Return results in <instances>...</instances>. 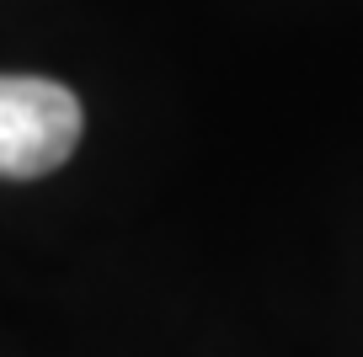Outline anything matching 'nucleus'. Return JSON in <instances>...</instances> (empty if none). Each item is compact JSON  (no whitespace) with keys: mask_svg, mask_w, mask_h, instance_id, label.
<instances>
[{"mask_svg":"<svg viewBox=\"0 0 363 357\" xmlns=\"http://www.w3.org/2000/svg\"><path fill=\"white\" fill-rule=\"evenodd\" d=\"M80 144V101L59 80L0 75V176L33 181L59 171Z\"/></svg>","mask_w":363,"mask_h":357,"instance_id":"nucleus-1","label":"nucleus"}]
</instances>
